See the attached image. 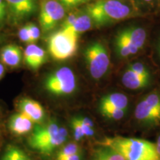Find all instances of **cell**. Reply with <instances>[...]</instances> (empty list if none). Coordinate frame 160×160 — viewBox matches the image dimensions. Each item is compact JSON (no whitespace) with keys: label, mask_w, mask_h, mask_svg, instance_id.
<instances>
[{"label":"cell","mask_w":160,"mask_h":160,"mask_svg":"<svg viewBox=\"0 0 160 160\" xmlns=\"http://www.w3.org/2000/svg\"><path fill=\"white\" fill-rule=\"evenodd\" d=\"M68 138L67 129L54 119L36 125L28 140L30 147L41 154L49 156L60 148Z\"/></svg>","instance_id":"6da1fadb"},{"label":"cell","mask_w":160,"mask_h":160,"mask_svg":"<svg viewBox=\"0 0 160 160\" xmlns=\"http://www.w3.org/2000/svg\"><path fill=\"white\" fill-rule=\"evenodd\" d=\"M119 153L127 160H160L154 143L145 139L115 137L100 142Z\"/></svg>","instance_id":"7a4b0ae2"},{"label":"cell","mask_w":160,"mask_h":160,"mask_svg":"<svg viewBox=\"0 0 160 160\" xmlns=\"http://www.w3.org/2000/svg\"><path fill=\"white\" fill-rule=\"evenodd\" d=\"M86 13L97 25L102 26L133 16L131 6L120 0H99L86 8Z\"/></svg>","instance_id":"3957f363"},{"label":"cell","mask_w":160,"mask_h":160,"mask_svg":"<svg viewBox=\"0 0 160 160\" xmlns=\"http://www.w3.org/2000/svg\"><path fill=\"white\" fill-rule=\"evenodd\" d=\"M43 86L52 96L65 97L76 91L77 79L70 68L62 67L49 73L44 79Z\"/></svg>","instance_id":"277c9868"},{"label":"cell","mask_w":160,"mask_h":160,"mask_svg":"<svg viewBox=\"0 0 160 160\" xmlns=\"http://www.w3.org/2000/svg\"><path fill=\"white\" fill-rule=\"evenodd\" d=\"M84 57L90 75L93 79H100L108 71L109 53L101 42H93L88 45L84 51Z\"/></svg>","instance_id":"5b68a950"},{"label":"cell","mask_w":160,"mask_h":160,"mask_svg":"<svg viewBox=\"0 0 160 160\" xmlns=\"http://www.w3.org/2000/svg\"><path fill=\"white\" fill-rule=\"evenodd\" d=\"M78 37L60 30L50 36L48 51L53 59L58 61L68 59L75 55L78 48Z\"/></svg>","instance_id":"8992f818"},{"label":"cell","mask_w":160,"mask_h":160,"mask_svg":"<svg viewBox=\"0 0 160 160\" xmlns=\"http://www.w3.org/2000/svg\"><path fill=\"white\" fill-rule=\"evenodd\" d=\"M65 14L64 6L57 0H42L40 3L39 22L43 32L54 29Z\"/></svg>","instance_id":"52a82bcc"},{"label":"cell","mask_w":160,"mask_h":160,"mask_svg":"<svg viewBox=\"0 0 160 160\" xmlns=\"http://www.w3.org/2000/svg\"><path fill=\"white\" fill-rule=\"evenodd\" d=\"M8 11V18L13 22L25 21L38 11L37 0H5Z\"/></svg>","instance_id":"ba28073f"},{"label":"cell","mask_w":160,"mask_h":160,"mask_svg":"<svg viewBox=\"0 0 160 160\" xmlns=\"http://www.w3.org/2000/svg\"><path fill=\"white\" fill-rule=\"evenodd\" d=\"M16 107L17 111L27 116L37 125L45 122V110L37 100L29 97H22L17 100Z\"/></svg>","instance_id":"9c48e42d"},{"label":"cell","mask_w":160,"mask_h":160,"mask_svg":"<svg viewBox=\"0 0 160 160\" xmlns=\"http://www.w3.org/2000/svg\"><path fill=\"white\" fill-rule=\"evenodd\" d=\"M36 125L37 124L33 122L27 116L19 111L13 113L9 118L8 123L9 131L17 137H22L31 133Z\"/></svg>","instance_id":"30bf717a"},{"label":"cell","mask_w":160,"mask_h":160,"mask_svg":"<svg viewBox=\"0 0 160 160\" xmlns=\"http://www.w3.org/2000/svg\"><path fill=\"white\" fill-rule=\"evenodd\" d=\"M24 62L33 71H37L47 61L46 52L43 48L35 44H29L23 53Z\"/></svg>","instance_id":"8fae6325"},{"label":"cell","mask_w":160,"mask_h":160,"mask_svg":"<svg viewBox=\"0 0 160 160\" xmlns=\"http://www.w3.org/2000/svg\"><path fill=\"white\" fill-rule=\"evenodd\" d=\"M134 116L138 121L145 124L156 125L160 122V111L150 105L145 99L137 105Z\"/></svg>","instance_id":"7c38bea8"},{"label":"cell","mask_w":160,"mask_h":160,"mask_svg":"<svg viewBox=\"0 0 160 160\" xmlns=\"http://www.w3.org/2000/svg\"><path fill=\"white\" fill-rule=\"evenodd\" d=\"M0 59L3 65L9 68H17L22 60V51L19 46L10 44L2 49Z\"/></svg>","instance_id":"4fadbf2b"},{"label":"cell","mask_w":160,"mask_h":160,"mask_svg":"<svg viewBox=\"0 0 160 160\" xmlns=\"http://www.w3.org/2000/svg\"><path fill=\"white\" fill-rule=\"evenodd\" d=\"M128 105V99L124 93H111L104 96L100 99L99 104V111L117 108L126 110Z\"/></svg>","instance_id":"5bb4252c"},{"label":"cell","mask_w":160,"mask_h":160,"mask_svg":"<svg viewBox=\"0 0 160 160\" xmlns=\"http://www.w3.org/2000/svg\"><path fill=\"white\" fill-rule=\"evenodd\" d=\"M119 34L125 37L132 45L141 50L145 45L146 42V32L145 29L141 27L132 26L125 28L119 32Z\"/></svg>","instance_id":"9a60e30c"},{"label":"cell","mask_w":160,"mask_h":160,"mask_svg":"<svg viewBox=\"0 0 160 160\" xmlns=\"http://www.w3.org/2000/svg\"><path fill=\"white\" fill-rule=\"evenodd\" d=\"M151 77H144L137 74L134 72L126 70L122 77V82L127 88L131 90H139L148 85Z\"/></svg>","instance_id":"2e32d148"},{"label":"cell","mask_w":160,"mask_h":160,"mask_svg":"<svg viewBox=\"0 0 160 160\" xmlns=\"http://www.w3.org/2000/svg\"><path fill=\"white\" fill-rule=\"evenodd\" d=\"M93 23L91 18L85 13L83 14L78 15L74 22L71 26L62 30L68 32V33L77 36V37H79L80 34L91 29Z\"/></svg>","instance_id":"e0dca14e"},{"label":"cell","mask_w":160,"mask_h":160,"mask_svg":"<svg viewBox=\"0 0 160 160\" xmlns=\"http://www.w3.org/2000/svg\"><path fill=\"white\" fill-rule=\"evenodd\" d=\"M115 50L117 54L121 58H126L135 55L140 50L124 37L123 36L117 33L115 39Z\"/></svg>","instance_id":"ac0fdd59"},{"label":"cell","mask_w":160,"mask_h":160,"mask_svg":"<svg viewBox=\"0 0 160 160\" xmlns=\"http://www.w3.org/2000/svg\"><path fill=\"white\" fill-rule=\"evenodd\" d=\"M91 160H127L115 150L101 145L94 150L92 153Z\"/></svg>","instance_id":"d6986e66"},{"label":"cell","mask_w":160,"mask_h":160,"mask_svg":"<svg viewBox=\"0 0 160 160\" xmlns=\"http://www.w3.org/2000/svg\"><path fill=\"white\" fill-rule=\"evenodd\" d=\"M0 160H33L26 152L15 145H8Z\"/></svg>","instance_id":"ffe728a7"},{"label":"cell","mask_w":160,"mask_h":160,"mask_svg":"<svg viewBox=\"0 0 160 160\" xmlns=\"http://www.w3.org/2000/svg\"><path fill=\"white\" fill-rule=\"evenodd\" d=\"M81 148L77 143H68L66 145H63L58 150L55 156V160L63 159V158L77 154V153H81Z\"/></svg>","instance_id":"44dd1931"},{"label":"cell","mask_w":160,"mask_h":160,"mask_svg":"<svg viewBox=\"0 0 160 160\" xmlns=\"http://www.w3.org/2000/svg\"><path fill=\"white\" fill-rule=\"evenodd\" d=\"M100 113L102 114L104 117L108 119L113 120H119L125 117L126 114V110L123 109H117V108H111L106 109L100 111Z\"/></svg>","instance_id":"7402d4cb"},{"label":"cell","mask_w":160,"mask_h":160,"mask_svg":"<svg viewBox=\"0 0 160 160\" xmlns=\"http://www.w3.org/2000/svg\"><path fill=\"white\" fill-rule=\"evenodd\" d=\"M128 70L134 72V73H137L139 75L144 76V77H151L148 69L142 62H133L130 64L128 67Z\"/></svg>","instance_id":"603a6c76"},{"label":"cell","mask_w":160,"mask_h":160,"mask_svg":"<svg viewBox=\"0 0 160 160\" xmlns=\"http://www.w3.org/2000/svg\"><path fill=\"white\" fill-rule=\"evenodd\" d=\"M71 125L72 130H73V137H74L76 141H79V140L85 138V135H84L81 125H80V123L77 117L72 118L71 120Z\"/></svg>","instance_id":"cb8c5ba5"},{"label":"cell","mask_w":160,"mask_h":160,"mask_svg":"<svg viewBox=\"0 0 160 160\" xmlns=\"http://www.w3.org/2000/svg\"><path fill=\"white\" fill-rule=\"evenodd\" d=\"M8 18V11L7 4L5 0H0V28L5 25Z\"/></svg>","instance_id":"d4e9b609"},{"label":"cell","mask_w":160,"mask_h":160,"mask_svg":"<svg viewBox=\"0 0 160 160\" xmlns=\"http://www.w3.org/2000/svg\"><path fill=\"white\" fill-rule=\"evenodd\" d=\"M28 27L30 36H31V44H34L36 42L38 41V39L40 37V30L37 25L34 24L30 23L28 25Z\"/></svg>","instance_id":"484cf974"},{"label":"cell","mask_w":160,"mask_h":160,"mask_svg":"<svg viewBox=\"0 0 160 160\" xmlns=\"http://www.w3.org/2000/svg\"><path fill=\"white\" fill-rule=\"evenodd\" d=\"M19 37L20 40H21L22 42L28 43V44H31V36H30L28 27L27 25L23 26L22 28H21L19 31Z\"/></svg>","instance_id":"4316f807"},{"label":"cell","mask_w":160,"mask_h":160,"mask_svg":"<svg viewBox=\"0 0 160 160\" xmlns=\"http://www.w3.org/2000/svg\"><path fill=\"white\" fill-rule=\"evenodd\" d=\"M63 6L67 8H74L88 2L90 0H57Z\"/></svg>","instance_id":"83f0119b"},{"label":"cell","mask_w":160,"mask_h":160,"mask_svg":"<svg viewBox=\"0 0 160 160\" xmlns=\"http://www.w3.org/2000/svg\"><path fill=\"white\" fill-rule=\"evenodd\" d=\"M77 16H78V14H77V13H71V14L68 16V17H66L65 21H64L63 24H62V29L66 28L71 26L72 24L74 22L75 19H77Z\"/></svg>","instance_id":"f1b7e54d"},{"label":"cell","mask_w":160,"mask_h":160,"mask_svg":"<svg viewBox=\"0 0 160 160\" xmlns=\"http://www.w3.org/2000/svg\"><path fill=\"white\" fill-rule=\"evenodd\" d=\"M57 160H82V153H79L77 154L70 156V157L63 158V159H60Z\"/></svg>","instance_id":"f546056e"},{"label":"cell","mask_w":160,"mask_h":160,"mask_svg":"<svg viewBox=\"0 0 160 160\" xmlns=\"http://www.w3.org/2000/svg\"><path fill=\"white\" fill-rule=\"evenodd\" d=\"M5 73V69L2 63H0V80L2 79Z\"/></svg>","instance_id":"4dcf8cb0"},{"label":"cell","mask_w":160,"mask_h":160,"mask_svg":"<svg viewBox=\"0 0 160 160\" xmlns=\"http://www.w3.org/2000/svg\"><path fill=\"white\" fill-rule=\"evenodd\" d=\"M155 145H156V147H157V152L159 153V154L160 155V135L159 136V137H158L157 143H156Z\"/></svg>","instance_id":"1f68e13d"},{"label":"cell","mask_w":160,"mask_h":160,"mask_svg":"<svg viewBox=\"0 0 160 160\" xmlns=\"http://www.w3.org/2000/svg\"><path fill=\"white\" fill-rule=\"evenodd\" d=\"M2 137V111L0 110V139Z\"/></svg>","instance_id":"d6a6232c"},{"label":"cell","mask_w":160,"mask_h":160,"mask_svg":"<svg viewBox=\"0 0 160 160\" xmlns=\"http://www.w3.org/2000/svg\"><path fill=\"white\" fill-rule=\"evenodd\" d=\"M142 2H146V3H149V2H153V0H141Z\"/></svg>","instance_id":"836d02e7"},{"label":"cell","mask_w":160,"mask_h":160,"mask_svg":"<svg viewBox=\"0 0 160 160\" xmlns=\"http://www.w3.org/2000/svg\"><path fill=\"white\" fill-rule=\"evenodd\" d=\"M159 54H160V43H159Z\"/></svg>","instance_id":"e575fe53"}]
</instances>
